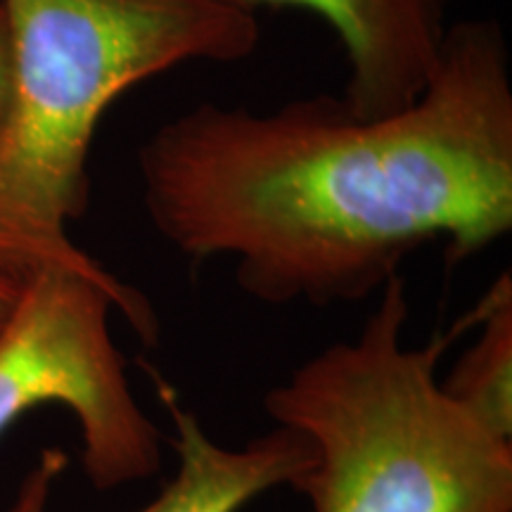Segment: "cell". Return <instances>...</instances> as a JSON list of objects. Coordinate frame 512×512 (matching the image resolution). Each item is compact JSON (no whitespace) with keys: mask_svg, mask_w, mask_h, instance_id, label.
<instances>
[{"mask_svg":"<svg viewBox=\"0 0 512 512\" xmlns=\"http://www.w3.org/2000/svg\"><path fill=\"white\" fill-rule=\"evenodd\" d=\"M152 226L192 261L228 259L271 306L356 304L415 249L451 264L512 230V72L496 19L446 31L413 105L358 117L316 95L271 112L202 102L138 147Z\"/></svg>","mask_w":512,"mask_h":512,"instance_id":"6da1fadb","label":"cell"},{"mask_svg":"<svg viewBox=\"0 0 512 512\" xmlns=\"http://www.w3.org/2000/svg\"><path fill=\"white\" fill-rule=\"evenodd\" d=\"M12 43L0 133V273L107 275L69 238L88 209L93 136L128 88L185 62H238L259 19L216 0H0Z\"/></svg>","mask_w":512,"mask_h":512,"instance_id":"7a4b0ae2","label":"cell"},{"mask_svg":"<svg viewBox=\"0 0 512 512\" xmlns=\"http://www.w3.org/2000/svg\"><path fill=\"white\" fill-rule=\"evenodd\" d=\"M354 339L306 358L264 396L278 427L311 448L294 491L309 512H512V441L444 392L439 358L460 332L403 342L401 275Z\"/></svg>","mask_w":512,"mask_h":512,"instance_id":"3957f363","label":"cell"},{"mask_svg":"<svg viewBox=\"0 0 512 512\" xmlns=\"http://www.w3.org/2000/svg\"><path fill=\"white\" fill-rule=\"evenodd\" d=\"M112 313L145 344L159 342L157 313L136 287L112 273L50 266L24 280L0 330V437L38 406H64L98 491L143 482L162 467V434L133 394Z\"/></svg>","mask_w":512,"mask_h":512,"instance_id":"277c9868","label":"cell"},{"mask_svg":"<svg viewBox=\"0 0 512 512\" xmlns=\"http://www.w3.org/2000/svg\"><path fill=\"white\" fill-rule=\"evenodd\" d=\"M155 384L174 425L171 446L178 467L162 491L136 512H240L275 486L294 489L309 470L311 448L297 432L275 425V430L245 446H223L209 437L195 413L181 406L169 384L157 375ZM67 463V453L46 448L5 512H46L53 486Z\"/></svg>","mask_w":512,"mask_h":512,"instance_id":"5b68a950","label":"cell"},{"mask_svg":"<svg viewBox=\"0 0 512 512\" xmlns=\"http://www.w3.org/2000/svg\"><path fill=\"white\" fill-rule=\"evenodd\" d=\"M256 15L259 8H302L335 31L347 57L342 102L358 117L413 105L430 83L451 24L448 0H216Z\"/></svg>","mask_w":512,"mask_h":512,"instance_id":"8992f818","label":"cell"},{"mask_svg":"<svg viewBox=\"0 0 512 512\" xmlns=\"http://www.w3.org/2000/svg\"><path fill=\"white\" fill-rule=\"evenodd\" d=\"M479 335L458 358L444 392L486 430L512 441V280L505 271L472 309Z\"/></svg>","mask_w":512,"mask_h":512,"instance_id":"52a82bcc","label":"cell"},{"mask_svg":"<svg viewBox=\"0 0 512 512\" xmlns=\"http://www.w3.org/2000/svg\"><path fill=\"white\" fill-rule=\"evenodd\" d=\"M10 88H12V43H10L8 17H5L3 5H0V133H3L5 119H8Z\"/></svg>","mask_w":512,"mask_h":512,"instance_id":"ba28073f","label":"cell"},{"mask_svg":"<svg viewBox=\"0 0 512 512\" xmlns=\"http://www.w3.org/2000/svg\"><path fill=\"white\" fill-rule=\"evenodd\" d=\"M19 290H22V283H17V280L0 273V330H3L5 320L10 318L12 309H15Z\"/></svg>","mask_w":512,"mask_h":512,"instance_id":"9c48e42d","label":"cell"}]
</instances>
